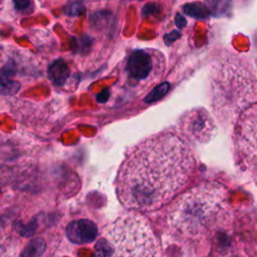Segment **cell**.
<instances>
[{
    "mask_svg": "<svg viewBox=\"0 0 257 257\" xmlns=\"http://www.w3.org/2000/svg\"><path fill=\"white\" fill-rule=\"evenodd\" d=\"M195 169L193 151L180 135L151 137L123 160L116 176L117 198L127 209H159L186 187Z\"/></svg>",
    "mask_w": 257,
    "mask_h": 257,
    "instance_id": "cell-1",
    "label": "cell"
},
{
    "mask_svg": "<svg viewBox=\"0 0 257 257\" xmlns=\"http://www.w3.org/2000/svg\"><path fill=\"white\" fill-rule=\"evenodd\" d=\"M255 99V77L240 60L229 57L214 67L210 76V100L221 123H235Z\"/></svg>",
    "mask_w": 257,
    "mask_h": 257,
    "instance_id": "cell-2",
    "label": "cell"
},
{
    "mask_svg": "<svg viewBox=\"0 0 257 257\" xmlns=\"http://www.w3.org/2000/svg\"><path fill=\"white\" fill-rule=\"evenodd\" d=\"M93 250V257H160L148 221L135 213L122 215L110 223Z\"/></svg>",
    "mask_w": 257,
    "mask_h": 257,
    "instance_id": "cell-3",
    "label": "cell"
},
{
    "mask_svg": "<svg viewBox=\"0 0 257 257\" xmlns=\"http://www.w3.org/2000/svg\"><path fill=\"white\" fill-rule=\"evenodd\" d=\"M233 147L240 167L257 177V102L245 109L236 120Z\"/></svg>",
    "mask_w": 257,
    "mask_h": 257,
    "instance_id": "cell-4",
    "label": "cell"
},
{
    "mask_svg": "<svg viewBox=\"0 0 257 257\" xmlns=\"http://www.w3.org/2000/svg\"><path fill=\"white\" fill-rule=\"evenodd\" d=\"M178 131L187 142L204 144L214 137L216 126L207 110L194 108L184 113L179 119Z\"/></svg>",
    "mask_w": 257,
    "mask_h": 257,
    "instance_id": "cell-5",
    "label": "cell"
},
{
    "mask_svg": "<svg viewBox=\"0 0 257 257\" xmlns=\"http://www.w3.org/2000/svg\"><path fill=\"white\" fill-rule=\"evenodd\" d=\"M164 70L162 54L153 50L136 49L127 58L126 71L134 80H146L159 76Z\"/></svg>",
    "mask_w": 257,
    "mask_h": 257,
    "instance_id": "cell-6",
    "label": "cell"
},
{
    "mask_svg": "<svg viewBox=\"0 0 257 257\" xmlns=\"http://www.w3.org/2000/svg\"><path fill=\"white\" fill-rule=\"evenodd\" d=\"M66 236L74 244H88L96 238L97 227L92 221L87 219L72 221L66 227Z\"/></svg>",
    "mask_w": 257,
    "mask_h": 257,
    "instance_id": "cell-7",
    "label": "cell"
},
{
    "mask_svg": "<svg viewBox=\"0 0 257 257\" xmlns=\"http://www.w3.org/2000/svg\"><path fill=\"white\" fill-rule=\"evenodd\" d=\"M69 76V68L62 59L53 61L48 68V78L50 81L57 85H63Z\"/></svg>",
    "mask_w": 257,
    "mask_h": 257,
    "instance_id": "cell-8",
    "label": "cell"
},
{
    "mask_svg": "<svg viewBox=\"0 0 257 257\" xmlns=\"http://www.w3.org/2000/svg\"><path fill=\"white\" fill-rule=\"evenodd\" d=\"M20 89V83L10 79L6 73L0 72V95H12Z\"/></svg>",
    "mask_w": 257,
    "mask_h": 257,
    "instance_id": "cell-9",
    "label": "cell"
},
{
    "mask_svg": "<svg viewBox=\"0 0 257 257\" xmlns=\"http://www.w3.org/2000/svg\"><path fill=\"white\" fill-rule=\"evenodd\" d=\"M45 250V242L41 238L33 239L22 252L21 257H40Z\"/></svg>",
    "mask_w": 257,
    "mask_h": 257,
    "instance_id": "cell-10",
    "label": "cell"
},
{
    "mask_svg": "<svg viewBox=\"0 0 257 257\" xmlns=\"http://www.w3.org/2000/svg\"><path fill=\"white\" fill-rule=\"evenodd\" d=\"M168 88H169L168 83H162L161 85L156 87L154 90H152V92L147 96L145 101L152 102V101H155V100L159 99L160 97H162L167 92Z\"/></svg>",
    "mask_w": 257,
    "mask_h": 257,
    "instance_id": "cell-11",
    "label": "cell"
},
{
    "mask_svg": "<svg viewBox=\"0 0 257 257\" xmlns=\"http://www.w3.org/2000/svg\"><path fill=\"white\" fill-rule=\"evenodd\" d=\"M84 11V7L79 3H73L66 8V13L69 15H79Z\"/></svg>",
    "mask_w": 257,
    "mask_h": 257,
    "instance_id": "cell-12",
    "label": "cell"
},
{
    "mask_svg": "<svg viewBox=\"0 0 257 257\" xmlns=\"http://www.w3.org/2000/svg\"><path fill=\"white\" fill-rule=\"evenodd\" d=\"M108 97H109V89L105 88V89H102V90L98 93V95H97L96 99H97V101H98V102L104 103V102H106V101H107Z\"/></svg>",
    "mask_w": 257,
    "mask_h": 257,
    "instance_id": "cell-13",
    "label": "cell"
},
{
    "mask_svg": "<svg viewBox=\"0 0 257 257\" xmlns=\"http://www.w3.org/2000/svg\"><path fill=\"white\" fill-rule=\"evenodd\" d=\"M30 2L28 1H24V0H21V1H15L14 2V5H15V8L17 9H26L28 8Z\"/></svg>",
    "mask_w": 257,
    "mask_h": 257,
    "instance_id": "cell-14",
    "label": "cell"
}]
</instances>
